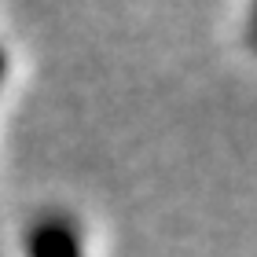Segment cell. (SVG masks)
<instances>
[{
  "instance_id": "2",
  "label": "cell",
  "mask_w": 257,
  "mask_h": 257,
  "mask_svg": "<svg viewBox=\"0 0 257 257\" xmlns=\"http://www.w3.org/2000/svg\"><path fill=\"white\" fill-rule=\"evenodd\" d=\"M250 44L257 48V8H253V15H250Z\"/></svg>"
},
{
  "instance_id": "3",
  "label": "cell",
  "mask_w": 257,
  "mask_h": 257,
  "mask_svg": "<svg viewBox=\"0 0 257 257\" xmlns=\"http://www.w3.org/2000/svg\"><path fill=\"white\" fill-rule=\"evenodd\" d=\"M4 70H8V55H4V48H0V81H4Z\"/></svg>"
},
{
  "instance_id": "1",
  "label": "cell",
  "mask_w": 257,
  "mask_h": 257,
  "mask_svg": "<svg viewBox=\"0 0 257 257\" xmlns=\"http://www.w3.org/2000/svg\"><path fill=\"white\" fill-rule=\"evenodd\" d=\"M30 257H85L81 235L66 217H41L26 235Z\"/></svg>"
}]
</instances>
